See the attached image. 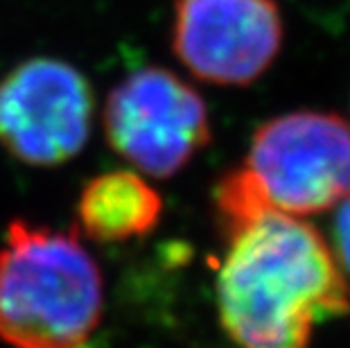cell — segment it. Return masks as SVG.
I'll use <instances>...</instances> for the list:
<instances>
[{
  "mask_svg": "<svg viewBox=\"0 0 350 348\" xmlns=\"http://www.w3.org/2000/svg\"><path fill=\"white\" fill-rule=\"evenodd\" d=\"M334 235H337V254L341 258V265L350 271V199L341 204V211L337 213Z\"/></svg>",
  "mask_w": 350,
  "mask_h": 348,
  "instance_id": "cell-8",
  "label": "cell"
},
{
  "mask_svg": "<svg viewBox=\"0 0 350 348\" xmlns=\"http://www.w3.org/2000/svg\"><path fill=\"white\" fill-rule=\"evenodd\" d=\"M224 238L219 323L237 348H310L317 323L350 310L346 273L314 226L267 202L247 168L215 186Z\"/></svg>",
  "mask_w": 350,
  "mask_h": 348,
  "instance_id": "cell-1",
  "label": "cell"
},
{
  "mask_svg": "<svg viewBox=\"0 0 350 348\" xmlns=\"http://www.w3.org/2000/svg\"><path fill=\"white\" fill-rule=\"evenodd\" d=\"M104 314V276L72 231L7 224L0 247V339L12 348H81Z\"/></svg>",
  "mask_w": 350,
  "mask_h": 348,
  "instance_id": "cell-2",
  "label": "cell"
},
{
  "mask_svg": "<svg viewBox=\"0 0 350 348\" xmlns=\"http://www.w3.org/2000/svg\"><path fill=\"white\" fill-rule=\"evenodd\" d=\"M116 154L150 179H170L211 143V113L195 86L161 66L129 72L111 88L102 113Z\"/></svg>",
  "mask_w": 350,
  "mask_h": 348,
  "instance_id": "cell-3",
  "label": "cell"
},
{
  "mask_svg": "<svg viewBox=\"0 0 350 348\" xmlns=\"http://www.w3.org/2000/svg\"><path fill=\"white\" fill-rule=\"evenodd\" d=\"M88 77L55 57H34L0 79V147L29 168H59L91 138Z\"/></svg>",
  "mask_w": 350,
  "mask_h": 348,
  "instance_id": "cell-5",
  "label": "cell"
},
{
  "mask_svg": "<svg viewBox=\"0 0 350 348\" xmlns=\"http://www.w3.org/2000/svg\"><path fill=\"white\" fill-rule=\"evenodd\" d=\"M285 23L275 0H176L172 50L192 77L249 86L280 55Z\"/></svg>",
  "mask_w": 350,
  "mask_h": 348,
  "instance_id": "cell-6",
  "label": "cell"
},
{
  "mask_svg": "<svg viewBox=\"0 0 350 348\" xmlns=\"http://www.w3.org/2000/svg\"><path fill=\"white\" fill-rule=\"evenodd\" d=\"M163 197L145 174L113 170L84 183L77 199V224L95 242H129L152 233L161 222Z\"/></svg>",
  "mask_w": 350,
  "mask_h": 348,
  "instance_id": "cell-7",
  "label": "cell"
},
{
  "mask_svg": "<svg viewBox=\"0 0 350 348\" xmlns=\"http://www.w3.org/2000/svg\"><path fill=\"white\" fill-rule=\"evenodd\" d=\"M244 168L273 209L317 215L350 199V122L325 111H292L260 124Z\"/></svg>",
  "mask_w": 350,
  "mask_h": 348,
  "instance_id": "cell-4",
  "label": "cell"
}]
</instances>
